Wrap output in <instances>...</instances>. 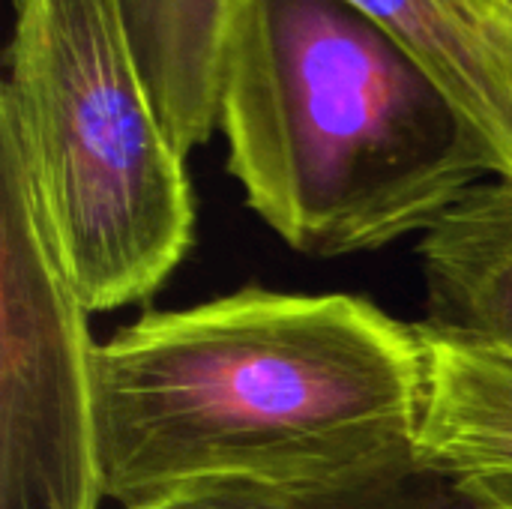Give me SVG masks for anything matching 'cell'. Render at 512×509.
Here are the masks:
<instances>
[{"instance_id":"6da1fadb","label":"cell","mask_w":512,"mask_h":509,"mask_svg":"<svg viewBox=\"0 0 512 509\" xmlns=\"http://www.w3.org/2000/svg\"><path fill=\"white\" fill-rule=\"evenodd\" d=\"M426 345L366 297L243 288L147 312L90 351L102 501L210 483L345 486L417 465Z\"/></svg>"},{"instance_id":"7a4b0ae2","label":"cell","mask_w":512,"mask_h":509,"mask_svg":"<svg viewBox=\"0 0 512 509\" xmlns=\"http://www.w3.org/2000/svg\"><path fill=\"white\" fill-rule=\"evenodd\" d=\"M219 126L246 204L312 258L426 234L501 177L471 120L351 0H234Z\"/></svg>"},{"instance_id":"3957f363","label":"cell","mask_w":512,"mask_h":509,"mask_svg":"<svg viewBox=\"0 0 512 509\" xmlns=\"http://www.w3.org/2000/svg\"><path fill=\"white\" fill-rule=\"evenodd\" d=\"M0 135L75 303L153 297L195 237L186 156L141 72L123 0H15Z\"/></svg>"},{"instance_id":"277c9868","label":"cell","mask_w":512,"mask_h":509,"mask_svg":"<svg viewBox=\"0 0 512 509\" xmlns=\"http://www.w3.org/2000/svg\"><path fill=\"white\" fill-rule=\"evenodd\" d=\"M3 509H99L87 312L48 252L18 147L0 135Z\"/></svg>"},{"instance_id":"5b68a950","label":"cell","mask_w":512,"mask_h":509,"mask_svg":"<svg viewBox=\"0 0 512 509\" xmlns=\"http://www.w3.org/2000/svg\"><path fill=\"white\" fill-rule=\"evenodd\" d=\"M426 408L417 465L471 509H512V351L420 324Z\"/></svg>"},{"instance_id":"8992f818","label":"cell","mask_w":512,"mask_h":509,"mask_svg":"<svg viewBox=\"0 0 512 509\" xmlns=\"http://www.w3.org/2000/svg\"><path fill=\"white\" fill-rule=\"evenodd\" d=\"M429 72L512 180V6L507 0H351Z\"/></svg>"},{"instance_id":"52a82bcc","label":"cell","mask_w":512,"mask_h":509,"mask_svg":"<svg viewBox=\"0 0 512 509\" xmlns=\"http://www.w3.org/2000/svg\"><path fill=\"white\" fill-rule=\"evenodd\" d=\"M426 321L512 351V180L492 177L420 240Z\"/></svg>"},{"instance_id":"ba28073f","label":"cell","mask_w":512,"mask_h":509,"mask_svg":"<svg viewBox=\"0 0 512 509\" xmlns=\"http://www.w3.org/2000/svg\"><path fill=\"white\" fill-rule=\"evenodd\" d=\"M162 123L183 156L219 126V66L234 0H123Z\"/></svg>"},{"instance_id":"9c48e42d","label":"cell","mask_w":512,"mask_h":509,"mask_svg":"<svg viewBox=\"0 0 512 509\" xmlns=\"http://www.w3.org/2000/svg\"><path fill=\"white\" fill-rule=\"evenodd\" d=\"M144 509H471L441 477L420 465L345 486L270 489L210 483Z\"/></svg>"},{"instance_id":"30bf717a","label":"cell","mask_w":512,"mask_h":509,"mask_svg":"<svg viewBox=\"0 0 512 509\" xmlns=\"http://www.w3.org/2000/svg\"><path fill=\"white\" fill-rule=\"evenodd\" d=\"M507 3H510V6H512V0H507Z\"/></svg>"}]
</instances>
